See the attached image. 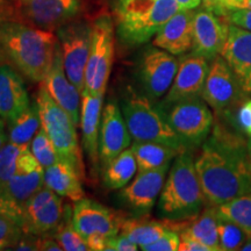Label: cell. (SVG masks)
<instances>
[{"label": "cell", "instance_id": "34", "mask_svg": "<svg viewBox=\"0 0 251 251\" xmlns=\"http://www.w3.org/2000/svg\"><path fill=\"white\" fill-rule=\"evenodd\" d=\"M29 149L43 169L49 168L61 159L54 143L49 139L42 126L34 136V139L31 140Z\"/></svg>", "mask_w": 251, "mask_h": 251}, {"label": "cell", "instance_id": "13", "mask_svg": "<svg viewBox=\"0 0 251 251\" xmlns=\"http://www.w3.org/2000/svg\"><path fill=\"white\" fill-rule=\"evenodd\" d=\"M63 214L62 197L43 186L25 205L21 222L24 234L41 236L51 233L61 224Z\"/></svg>", "mask_w": 251, "mask_h": 251}, {"label": "cell", "instance_id": "17", "mask_svg": "<svg viewBox=\"0 0 251 251\" xmlns=\"http://www.w3.org/2000/svg\"><path fill=\"white\" fill-rule=\"evenodd\" d=\"M131 135L122 114L120 105L114 100L103 106L99 135V158L102 168L118 155L129 148Z\"/></svg>", "mask_w": 251, "mask_h": 251}, {"label": "cell", "instance_id": "41", "mask_svg": "<svg viewBox=\"0 0 251 251\" xmlns=\"http://www.w3.org/2000/svg\"><path fill=\"white\" fill-rule=\"evenodd\" d=\"M237 122L241 129L251 136V100H248L241 106L237 112Z\"/></svg>", "mask_w": 251, "mask_h": 251}, {"label": "cell", "instance_id": "12", "mask_svg": "<svg viewBox=\"0 0 251 251\" xmlns=\"http://www.w3.org/2000/svg\"><path fill=\"white\" fill-rule=\"evenodd\" d=\"M246 94L241 89L236 76L221 55L209 65L201 98L216 114H227Z\"/></svg>", "mask_w": 251, "mask_h": 251}, {"label": "cell", "instance_id": "18", "mask_svg": "<svg viewBox=\"0 0 251 251\" xmlns=\"http://www.w3.org/2000/svg\"><path fill=\"white\" fill-rule=\"evenodd\" d=\"M228 34L229 23L224 17L203 7L198 9L194 13L192 52L213 61L221 55Z\"/></svg>", "mask_w": 251, "mask_h": 251}, {"label": "cell", "instance_id": "42", "mask_svg": "<svg viewBox=\"0 0 251 251\" xmlns=\"http://www.w3.org/2000/svg\"><path fill=\"white\" fill-rule=\"evenodd\" d=\"M179 251H213L208 246L190 237H180Z\"/></svg>", "mask_w": 251, "mask_h": 251}, {"label": "cell", "instance_id": "40", "mask_svg": "<svg viewBox=\"0 0 251 251\" xmlns=\"http://www.w3.org/2000/svg\"><path fill=\"white\" fill-rule=\"evenodd\" d=\"M0 20L21 21L18 0H0Z\"/></svg>", "mask_w": 251, "mask_h": 251}, {"label": "cell", "instance_id": "43", "mask_svg": "<svg viewBox=\"0 0 251 251\" xmlns=\"http://www.w3.org/2000/svg\"><path fill=\"white\" fill-rule=\"evenodd\" d=\"M107 237L101 236V235H91L85 238L87 246H89L91 251H102L106 250L107 246Z\"/></svg>", "mask_w": 251, "mask_h": 251}, {"label": "cell", "instance_id": "8", "mask_svg": "<svg viewBox=\"0 0 251 251\" xmlns=\"http://www.w3.org/2000/svg\"><path fill=\"white\" fill-rule=\"evenodd\" d=\"M158 107L186 148L205 142L213 127V113L201 97H193Z\"/></svg>", "mask_w": 251, "mask_h": 251}, {"label": "cell", "instance_id": "52", "mask_svg": "<svg viewBox=\"0 0 251 251\" xmlns=\"http://www.w3.org/2000/svg\"><path fill=\"white\" fill-rule=\"evenodd\" d=\"M1 23H2V21H1V20H0V24H1Z\"/></svg>", "mask_w": 251, "mask_h": 251}, {"label": "cell", "instance_id": "38", "mask_svg": "<svg viewBox=\"0 0 251 251\" xmlns=\"http://www.w3.org/2000/svg\"><path fill=\"white\" fill-rule=\"evenodd\" d=\"M224 18L230 25L251 30V7L228 9L226 11Z\"/></svg>", "mask_w": 251, "mask_h": 251}, {"label": "cell", "instance_id": "10", "mask_svg": "<svg viewBox=\"0 0 251 251\" xmlns=\"http://www.w3.org/2000/svg\"><path fill=\"white\" fill-rule=\"evenodd\" d=\"M114 58V24L102 14L92 23V43L85 71V89L92 94H105Z\"/></svg>", "mask_w": 251, "mask_h": 251}, {"label": "cell", "instance_id": "24", "mask_svg": "<svg viewBox=\"0 0 251 251\" xmlns=\"http://www.w3.org/2000/svg\"><path fill=\"white\" fill-rule=\"evenodd\" d=\"M29 105V97L20 75L11 65L0 64V117L9 125Z\"/></svg>", "mask_w": 251, "mask_h": 251}, {"label": "cell", "instance_id": "14", "mask_svg": "<svg viewBox=\"0 0 251 251\" xmlns=\"http://www.w3.org/2000/svg\"><path fill=\"white\" fill-rule=\"evenodd\" d=\"M81 6V0H19L21 21L47 30L77 19Z\"/></svg>", "mask_w": 251, "mask_h": 251}, {"label": "cell", "instance_id": "47", "mask_svg": "<svg viewBox=\"0 0 251 251\" xmlns=\"http://www.w3.org/2000/svg\"><path fill=\"white\" fill-rule=\"evenodd\" d=\"M8 142V134L6 133L5 121L4 119L0 117V149Z\"/></svg>", "mask_w": 251, "mask_h": 251}, {"label": "cell", "instance_id": "33", "mask_svg": "<svg viewBox=\"0 0 251 251\" xmlns=\"http://www.w3.org/2000/svg\"><path fill=\"white\" fill-rule=\"evenodd\" d=\"M218 231L221 250L235 251L241 248L249 237L246 230L230 220L222 218L218 214Z\"/></svg>", "mask_w": 251, "mask_h": 251}, {"label": "cell", "instance_id": "15", "mask_svg": "<svg viewBox=\"0 0 251 251\" xmlns=\"http://www.w3.org/2000/svg\"><path fill=\"white\" fill-rule=\"evenodd\" d=\"M126 215L115 212L101 203L83 198L72 208V222L84 240L91 235L105 237L115 236L120 233Z\"/></svg>", "mask_w": 251, "mask_h": 251}, {"label": "cell", "instance_id": "20", "mask_svg": "<svg viewBox=\"0 0 251 251\" xmlns=\"http://www.w3.org/2000/svg\"><path fill=\"white\" fill-rule=\"evenodd\" d=\"M221 56L233 70L243 92L251 94V30L229 24Z\"/></svg>", "mask_w": 251, "mask_h": 251}, {"label": "cell", "instance_id": "23", "mask_svg": "<svg viewBox=\"0 0 251 251\" xmlns=\"http://www.w3.org/2000/svg\"><path fill=\"white\" fill-rule=\"evenodd\" d=\"M105 94H92L86 91L81 93L80 129L81 144L94 168L98 166L99 158V135L101 124L102 103Z\"/></svg>", "mask_w": 251, "mask_h": 251}, {"label": "cell", "instance_id": "16", "mask_svg": "<svg viewBox=\"0 0 251 251\" xmlns=\"http://www.w3.org/2000/svg\"><path fill=\"white\" fill-rule=\"evenodd\" d=\"M170 164L162 168L137 172L136 177L119 192V200L135 215H146L152 207L164 186Z\"/></svg>", "mask_w": 251, "mask_h": 251}, {"label": "cell", "instance_id": "36", "mask_svg": "<svg viewBox=\"0 0 251 251\" xmlns=\"http://www.w3.org/2000/svg\"><path fill=\"white\" fill-rule=\"evenodd\" d=\"M23 234V228L17 220L0 212V250L13 249Z\"/></svg>", "mask_w": 251, "mask_h": 251}, {"label": "cell", "instance_id": "46", "mask_svg": "<svg viewBox=\"0 0 251 251\" xmlns=\"http://www.w3.org/2000/svg\"><path fill=\"white\" fill-rule=\"evenodd\" d=\"M181 9H194L200 5L201 0H176Z\"/></svg>", "mask_w": 251, "mask_h": 251}, {"label": "cell", "instance_id": "6", "mask_svg": "<svg viewBox=\"0 0 251 251\" xmlns=\"http://www.w3.org/2000/svg\"><path fill=\"white\" fill-rule=\"evenodd\" d=\"M36 102L39 106L41 126L54 143L59 157L74 164L81 177H84L76 124L68 112L51 98L42 83L37 91Z\"/></svg>", "mask_w": 251, "mask_h": 251}, {"label": "cell", "instance_id": "48", "mask_svg": "<svg viewBox=\"0 0 251 251\" xmlns=\"http://www.w3.org/2000/svg\"><path fill=\"white\" fill-rule=\"evenodd\" d=\"M7 61H8L7 55H6L4 47H2L1 42H0V64H2V63H7Z\"/></svg>", "mask_w": 251, "mask_h": 251}, {"label": "cell", "instance_id": "31", "mask_svg": "<svg viewBox=\"0 0 251 251\" xmlns=\"http://www.w3.org/2000/svg\"><path fill=\"white\" fill-rule=\"evenodd\" d=\"M65 251H87L90 250L86 241L78 233L72 222V209L67 205L61 224L50 233Z\"/></svg>", "mask_w": 251, "mask_h": 251}, {"label": "cell", "instance_id": "9", "mask_svg": "<svg viewBox=\"0 0 251 251\" xmlns=\"http://www.w3.org/2000/svg\"><path fill=\"white\" fill-rule=\"evenodd\" d=\"M63 67L71 83L83 93L85 71L92 43V24L75 19L56 29Z\"/></svg>", "mask_w": 251, "mask_h": 251}, {"label": "cell", "instance_id": "35", "mask_svg": "<svg viewBox=\"0 0 251 251\" xmlns=\"http://www.w3.org/2000/svg\"><path fill=\"white\" fill-rule=\"evenodd\" d=\"M25 148H28V147H21L7 142L0 149V188L15 174L18 158Z\"/></svg>", "mask_w": 251, "mask_h": 251}, {"label": "cell", "instance_id": "51", "mask_svg": "<svg viewBox=\"0 0 251 251\" xmlns=\"http://www.w3.org/2000/svg\"><path fill=\"white\" fill-rule=\"evenodd\" d=\"M247 7H251V0H247Z\"/></svg>", "mask_w": 251, "mask_h": 251}, {"label": "cell", "instance_id": "1", "mask_svg": "<svg viewBox=\"0 0 251 251\" xmlns=\"http://www.w3.org/2000/svg\"><path fill=\"white\" fill-rule=\"evenodd\" d=\"M206 206H220L251 193V159L247 141L221 127L202 143L194 161Z\"/></svg>", "mask_w": 251, "mask_h": 251}, {"label": "cell", "instance_id": "25", "mask_svg": "<svg viewBox=\"0 0 251 251\" xmlns=\"http://www.w3.org/2000/svg\"><path fill=\"white\" fill-rule=\"evenodd\" d=\"M80 177L74 164L61 158L55 164L45 169V186L59 197L77 202L84 198Z\"/></svg>", "mask_w": 251, "mask_h": 251}, {"label": "cell", "instance_id": "49", "mask_svg": "<svg viewBox=\"0 0 251 251\" xmlns=\"http://www.w3.org/2000/svg\"><path fill=\"white\" fill-rule=\"evenodd\" d=\"M241 250H242V251H251V236L247 238V241L244 242L242 248H241Z\"/></svg>", "mask_w": 251, "mask_h": 251}, {"label": "cell", "instance_id": "3", "mask_svg": "<svg viewBox=\"0 0 251 251\" xmlns=\"http://www.w3.org/2000/svg\"><path fill=\"white\" fill-rule=\"evenodd\" d=\"M206 205L192 155L185 150L176 157L158 200L163 219L183 221L196 218Z\"/></svg>", "mask_w": 251, "mask_h": 251}, {"label": "cell", "instance_id": "27", "mask_svg": "<svg viewBox=\"0 0 251 251\" xmlns=\"http://www.w3.org/2000/svg\"><path fill=\"white\" fill-rule=\"evenodd\" d=\"M168 230H174L171 220L164 219L163 221H156L144 218V215H135L133 218L126 216L120 233L127 235L140 247V249H142L158 240Z\"/></svg>", "mask_w": 251, "mask_h": 251}, {"label": "cell", "instance_id": "53", "mask_svg": "<svg viewBox=\"0 0 251 251\" xmlns=\"http://www.w3.org/2000/svg\"><path fill=\"white\" fill-rule=\"evenodd\" d=\"M18 1H19V0H18Z\"/></svg>", "mask_w": 251, "mask_h": 251}, {"label": "cell", "instance_id": "2", "mask_svg": "<svg viewBox=\"0 0 251 251\" xmlns=\"http://www.w3.org/2000/svg\"><path fill=\"white\" fill-rule=\"evenodd\" d=\"M0 42L18 70L30 80L41 83L54 63L58 40L51 30L21 21L0 24Z\"/></svg>", "mask_w": 251, "mask_h": 251}, {"label": "cell", "instance_id": "22", "mask_svg": "<svg viewBox=\"0 0 251 251\" xmlns=\"http://www.w3.org/2000/svg\"><path fill=\"white\" fill-rule=\"evenodd\" d=\"M193 9H179L153 39V46L172 55H184L193 48Z\"/></svg>", "mask_w": 251, "mask_h": 251}, {"label": "cell", "instance_id": "29", "mask_svg": "<svg viewBox=\"0 0 251 251\" xmlns=\"http://www.w3.org/2000/svg\"><path fill=\"white\" fill-rule=\"evenodd\" d=\"M137 172V162L131 147L103 168L102 183L108 190H121L133 179Z\"/></svg>", "mask_w": 251, "mask_h": 251}, {"label": "cell", "instance_id": "7", "mask_svg": "<svg viewBox=\"0 0 251 251\" xmlns=\"http://www.w3.org/2000/svg\"><path fill=\"white\" fill-rule=\"evenodd\" d=\"M43 186L45 169L31 153L29 147L25 148L18 158L15 174L0 188V212L14 218L21 226L25 205Z\"/></svg>", "mask_w": 251, "mask_h": 251}, {"label": "cell", "instance_id": "37", "mask_svg": "<svg viewBox=\"0 0 251 251\" xmlns=\"http://www.w3.org/2000/svg\"><path fill=\"white\" fill-rule=\"evenodd\" d=\"M180 243L179 233L175 230H168L158 240L142 248L143 251H176L178 250Z\"/></svg>", "mask_w": 251, "mask_h": 251}, {"label": "cell", "instance_id": "39", "mask_svg": "<svg viewBox=\"0 0 251 251\" xmlns=\"http://www.w3.org/2000/svg\"><path fill=\"white\" fill-rule=\"evenodd\" d=\"M137 249L139 246L124 233H119L115 236L109 237L106 246V250L108 251H136Z\"/></svg>", "mask_w": 251, "mask_h": 251}, {"label": "cell", "instance_id": "44", "mask_svg": "<svg viewBox=\"0 0 251 251\" xmlns=\"http://www.w3.org/2000/svg\"><path fill=\"white\" fill-rule=\"evenodd\" d=\"M203 8L208 9V11L213 12L216 15L224 17L225 15V8L222 5V0H201Z\"/></svg>", "mask_w": 251, "mask_h": 251}, {"label": "cell", "instance_id": "19", "mask_svg": "<svg viewBox=\"0 0 251 251\" xmlns=\"http://www.w3.org/2000/svg\"><path fill=\"white\" fill-rule=\"evenodd\" d=\"M178 61L179 64L174 83L166 93L164 100L159 102L161 105H170L183 99L201 97L209 70L208 59L191 52Z\"/></svg>", "mask_w": 251, "mask_h": 251}, {"label": "cell", "instance_id": "21", "mask_svg": "<svg viewBox=\"0 0 251 251\" xmlns=\"http://www.w3.org/2000/svg\"><path fill=\"white\" fill-rule=\"evenodd\" d=\"M46 86L51 98L58 103L64 111L68 112L76 126L80 124V108H81V92L74 83L69 80L63 67V59L59 47L52 63V67L47 77L41 81Z\"/></svg>", "mask_w": 251, "mask_h": 251}, {"label": "cell", "instance_id": "45", "mask_svg": "<svg viewBox=\"0 0 251 251\" xmlns=\"http://www.w3.org/2000/svg\"><path fill=\"white\" fill-rule=\"evenodd\" d=\"M222 5H224L225 11L235 8H246L247 0H222Z\"/></svg>", "mask_w": 251, "mask_h": 251}, {"label": "cell", "instance_id": "30", "mask_svg": "<svg viewBox=\"0 0 251 251\" xmlns=\"http://www.w3.org/2000/svg\"><path fill=\"white\" fill-rule=\"evenodd\" d=\"M41 127L37 102L30 105L13 122L8 125V142L21 147H29Z\"/></svg>", "mask_w": 251, "mask_h": 251}, {"label": "cell", "instance_id": "5", "mask_svg": "<svg viewBox=\"0 0 251 251\" xmlns=\"http://www.w3.org/2000/svg\"><path fill=\"white\" fill-rule=\"evenodd\" d=\"M120 108L131 139L136 142H158L187 150L178 135L168 124L158 105L141 92L128 90L121 100Z\"/></svg>", "mask_w": 251, "mask_h": 251}, {"label": "cell", "instance_id": "11", "mask_svg": "<svg viewBox=\"0 0 251 251\" xmlns=\"http://www.w3.org/2000/svg\"><path fill=\"white\" fill-rule=\"evenodd\" d=\"M175 55L157 47H150L141 55L136 68V80L144 96L155 101L168 92L178 70Z\"/></svg>", "mask_w": 251, "mask_h": 251}, {"label": "cell", "instance_id": "4", "mask_svg": "<svg viewBox=\"0 0 251 251\" xmlns=\"http://www.w3.org/2000/svg\"><path fill=\"white\" fill-rule=\"evenodd\" d=\"M176 0H117V31L126 46L147 43L179 11Z\"/></svg>", "mask_w": 251, "mask_h": 251}, {"label": "cell", "instance_id": "32", "mask_svg": "<svg viewBox=\"0 0 251 251\" xmlns=\"http://www.w3.org/2000/svg\"><path fill=\"white\" fill-rule=\"evenodd\" d=\"M218 214L237 224L251 236V193L218 206Z\"/></svg>", "mask_w": 251, "mask_h": 251}, {"label": "cell", "instance_id": "50", "mask_svg": "<svg viewBox=\"0 0 251 251\" xmlns=\"http://www.w3.org/2000/svg\"><path fill=\"white\" fill-rule=\"evenodd\" d=\"M247 148H248V152H249V156L251 159V136H249V139L247 140Z\"/></svg>", "mask_w": 251, "mask_h": 251}, {"label": "cell", "instance_id": "26", "mask_svg": "<svg viewBox=\"0 0 251 251\" xmlns=\"http://www.w3.org/2000/svg\"><path fill=\"white\" fill-rule=\"evenodd\" d=\"M180 237H190L208 246L213 251H221L218 231V207L207 206L196 218L187 220Z\"/></svg>", "mask_w": 251, "mask_h": 251}, {"label": "cell", "instance_id": "28", "mask_svg": "<svg viewBox=\"0 0 251 251\" xmlns=\"http://www.w3.org/2000/svg\"><path fill=\"white\" fill-rule=\"evenodd\" d=\"M137 162V172L162 168L183 151L174 147L158 142H136L131 144ZM185 151V150H184Z\"/></svg>", "mask_w": 251, "mask_h": 251}]
</instances>
